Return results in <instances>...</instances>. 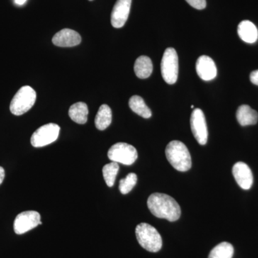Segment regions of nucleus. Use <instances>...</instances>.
Returning a JSON list of instances; mask_svg holds the SVG:
<instances>
[{
	"mask_svg": "<svg viewBox=\"0 0 258 258\" xmlns=\"http://www.w3.org/2000/svg\"><path fill=\"white\" fill-rule=\"evenodd\" d=\"M232 174L242 189H250L253 184V175L247 164L242 161L236 163L232 168Z\"/></svg>",
	"mask_w": 258,
	"mask_h": 258,
	"instance_id": "11",
	"label": "nucleus"
},
{
	"mask_svg": "<svg viewBox=\"0 0 258 258\" xmlns=\"http://www.w3.org/2000/svg\"><path fill=\"white\" fill-rule=\"evenodd\" d=\"M233 254V246L229 242H223L212 249L208 258H232Z\"/></svg>",
	"mask_w": 258,
	"mask_h": 258,
	"instance_id": "20",
	"label": "nucleus"
},
{
	"mask_svg": "<svg viewBox=\"0 0 258 258\" xmlns=\"http://www.w3.org/2000/svg\"><path fill=\"white\" fill-rule=\"evenodd\" d=\"M128 104L131 109L140 116L144 118H149L152 116V113L150 108L147 106L142 97L139 96L131 97Z\"/></svg>",
	"mask_w": 258,
	"mask_h": 258,
	"instance_id": "19",
	"label": "nucleus"
},
{
	"mask_svg": "<svg viewBox=\"0 0 258 258\" xmlns=\"http://www.w3.org/2000/svg\"><path fill=\"white\" fill-rule=\"evenodd\" d=\"M136 236L139 244L149 252H159L162 247L160 234L149 224L141 223L137 225Z\"/></svg>",
	"mask_w": 258,
	"mask_h": 258,
	"instance_id": "3",
	"label": "nucleus"
},
{
	"mask_svg": "<svg viewBox=\"0 0 258 258\" xmlns=\"http://www.w3.org/2000/svg\"><path fill=\"white\" fill-rule=\"evenodd\" d=\"M191 108H194V106H193V105H192V106H191Z\"/></svg>",
	"mask_w": 258,
	"mask_h": 258,
	"instance_id": "27",
	"label": "nucleus"
},
{
	"mask_svg": "<svg viewBox=\"0 0 258 258\" xmlns=\"http://www.w3.org/2000/svg\"><path fill=\"white\" fill-rule=\"evenodd\" d=\"M108 157L113 162L129 166L137 161L138 152L133 146L119 142L110 148L108 152Z\"/></svg>",
	"mask_w": 258,
	"mask_h": 258,
	"instance_id": "6",
	"label": "nucleus"
},
{
	"mask_svg": "<svg viewBox=\"0 0 258 258\" xmlns=\"http://www.w3.org/2000/svg\"><path fill=\"white\" fill-rule=\"evenodd\" d=\"M236 118L242 126L254 125L257 123L258 113L248 105H242L237 108Z\"/></svg>",
	"mask_w": 258,
	"mask_h": 258,
	"instance_id": "15",
	"label": "nucleus"
},
{
	"mask_svg": "<svg viewBox=\"0 0 258 258\" xmlns=\"http://www.w3.org/2000/svg\"><path fill=\"white\" fill-rule=\"evenodd\" d=\"M69 114L71 120L79 124H85L88 120V108L83 102H78L70 108Z\"/></svg>",
	"mask_w": 258,
	"mask_h": 258,
	"instance_id": "17",
	"label": "nucleus"
},
{
	"mask_svg": "<svg viewBox=\"0 0 258 258\" xmlns=\"http://www.w3.org/2000/svg\"><path fill=\"white\" fill-rule=\"evenodd\" d=\"M166 159L171 166L179 171H186L191 167V155L187 147L179 141H172L166 146Z\"/></svg>",
	"mask_w": 258,
	"mask_h": 258,
	"instance_id": "2",
	"label": "nucleus"
},
{
	"mask_svg": "<svg viewBox=\"0 0 258 258\" xmlns=\"http://www.w3.org/2000/svg\"><path fill=\"white\" fill-rule=\"evenodd\" d=\"M237 33L241 40L247 43H254L258 39V30L252 22L243 20L237 27Z\"/></svg>",
	"mask_w": 258,
	"mask_h": 258,
	"instance_id": "14",
	"label": "nucleus"
},
{
	"mask_svg": "<svg viewBox=\"0 0 258 258\" xmlns=\"http://www.w3.org/2000/svg\"><path fill=\"white\" fill-rule=\"evenodd\" d=\"M119 170V166L118 163L112 161L109 164H106L103 168V175L104 177L107 186L111 187L114 185L115 178Z\"/></svg>",
	"mask_w": 258,
	"mask_h": 258,
	"instance_id": "21",
	"label": "nucleus"
},
{
	"mask_svg": "<svg viewBox=\"0 0 258 258\" xmlns=\"http://www.w3.org/2000/svg\"><path fill=\"white\" fill-rule=\"evenodd\" d=\"M60 128L55 123H47L37 129L31 137V144L34 147H43L53 143L58 138Z\"/></svg>",
	"mask_w": 258,
	"mask_h": 258,
	"instance_id": "7",
	"label": "nucleus"
},
{
	"mask_svg": "<svg viewBox=\"0 0 258 258\" xmlns=\"http://www.w3.org/2000/svg\"><path fill=\"white\" fill-rule=\"evenodd\" d=\"M188 4L197 10H203L206 8V0H186Z\"/></svg>",
	"mask_w": 258,
	"mask_h": 258,
	"instance_id": "23",
	"label": "nucleus"
},
{
	"mask_svg": "<svg viewBox=\"0 0 258 258\" xmlns=\"http://www.w3.org/2000/svg\"><path fill=\"white\" fill-rule=\"evenodd\" d=\"M112 111L111 108L106 104L101 106L95 118V125L98 130L103 131L111 125Z\"/></svg>",
	"mask_w": 258,
	"mask_h": 258,
	"instance_id": "18",
	"label": "nucleus"
},
{
	"mask_svg": "<svg viewBox=\"0 0 258 258\" xmlns=\"http://www.w3.org/2000/svg\"><path fill=\"white\" fill-rule=\"evenodd\" d=\"M132 0H117L112 10L111 22L115 28L124 26L130 13Z\"/></svg>",
	"mask_w": 258,
	"mask_h": 258,
	"instance_id": "10",
	"label": "nucleus"
},
{
	"mask_svg": "<svg viewBox=\"0 0 258 258\" xmlns=\"http://www.w3.org/2000/svg\"><path fill=\"white\" fill-rule=\"evenodd\" d=\"M5 169L2 166H0V185L3 183V180L5 179Z\"/></svg>",
	"mask_w": 258,
	"mask_h": 258,
	"instance_id": "25",
	"label": "nucleus"
},
{
	"mask_svg": "<svg viewBox=\"0 0 258 258\" xmlns=\"http://www.w3.org/2000/svg\"><path fill=\"white\" fill-rule=\"evenodd\" d=\"M89 1H93V0H89Z\"/></svg>",
	"mask_w": 258,
	"mask_h": 258,
	"instance_id": "28",
	"label": "nucleus"
},
{
	"mask_svg": "<svg viewBox=\"0 0 258 258\" xmlns=\"http://www.w3.org/2000/svg\"><path fill=\"white\" fill-rule=\"evenodd\" d=\"M137 175L134 173H130L124 179L120 180L119 190L122 195H127L134 189L137 182Z\"/></svg>",
	"mask_w": 258,
	"mask_h": 258,
	"instance_id": "22",
	"label": "nucleus"
},
{
	"mask_svg": "<svg viewBox=\"0 0 258 258\" xmlns=\"http://www.w3.org/2000/svg\"><path fill=\"white\" fill-rule=\"evenodd\" d=\"M249 79H250L251 82L253 83V84L258 86V70H256V71H252L251 73L250 76H249Z\"/></svg>",
	"mask_w": 258,
	"mask_h": 258,
	"instance_id": "24",
	"label": "nucleus"
},
{
	"mask_svg": "<svg viewBox=\"0 0 258 258\" xmlns=\"http://www.w3.org/2000/svg\"><path fill=\"white\" fill-rule=\"evenodd\" d=\"M81 42V37L79 32L71 29L61 30L52 37V43L57 47H74Z\"/></svg>",
	"mask_w": 258,
	"mask_h": 258,
	"instance_id": "13",
	"label": "nucleus"
},
{
	"mask_svg": "<svg viewBox=\"0 0 258 258\" xmlns=\"http://www.w3.org/2000/svg\"><path fill=\"white\" fill-rule=\"evenodd\" d=\"M42 225L40 215L36 211H25L19 214L14 222V230L17 235H23Z\"/></svg>",
	"mask_w": 258,
	"mask_h": 258,
	"instance_id": "9",
	"label": "nucleus"
},
{
	"mask_svg": "<svg viewBox=\"0 0 258 258\" xmlns=\"http://www.w3.org/2000/svg\"><path fill=\"white\" fill-rule=\"evenodd\" d=\"M27 0H15V3L18 5H23L26 3Z\"/></svg>",
	"mask_w": 258,
	"mask_h": 258,
	"instance_id": "26",
	"label": "nucleus"
},
{
	"mask_svg": "<svg viewBox=\"0 0 258 258\" xmlns=\"http://www.w3.org/2000/svg\"><path fill=\"white\" fill-rule=\"evenodd\" d=\"M148 208L158 218L175 222L181 216V208L174 198L165 194L154 193L147 201Z\"/></svg>",
	"mask_w": 258,
	"mask_h": 258,
	"instance_id": "1",
	"label": "nucleus"
},
{
	"mask_svg": "<svg viewBox=\"0 0 258 258\" xmlns=\"http://www.w3.org/2000/svg\"><path fill=\"white\" fill-rule=\"evenodd\" d=\"M191 132L195 138L200 145H205L208 142V131L205 114L200 108H195L190 118Z\"/></svg>",
	"mask_w": 258,
	"mask_h": 258,
	"instance_id": "8",
	"label": "nucleus"
},
{
	"mask_svg": "<svg viewBox=\"0 0 258 258\" xmlns=\"http://www.w3.org/2000/svg\"><path fill=\"white\" fill-rule=\"evenodd\" d=\"M36 92L33 88L25 86L20 88L13 97L10 109L15 115H21L31 109L36 101Z\"/></svg>",
	"mask_w": 258,
	"mask_h": 258,
	"instance_id": "4",
	"label": "nucleus"
},
{
	"mask_svg": "<svg viewBox=\"0 0 258 258\" xmlns=\"http://www.w3.org/2000/svg\"><path fill=\"white\" fill-rule=\"evenodd\" d=\"M196 71L199 77L205 81L215 79L217 74L216 64L211 57L207 55L199 57L196 62Z\"/></svg>",
	"mask_w": 258,
	"mask_h": 258,
	"instance_id": "12",
	"label": "nucleus"
},
{
	"mask_svg": "<svg viewBox=\"0 0 258 258\" xmlns=\"http://www.w3.org/2000/svg\"><path fill=\"white\" fill-rule=\"evenodd\" d=\"M134 72L139 79H146L149 78L153 72L152 60L145 55L139 57L134 64Z\"/></svg>",
	"mask_w": 258,
	"mask_h": 258,
	"instance_id": "16",
	"label": "nucleus"
},
{
	"mask_svg": "<svg viewBox=\"0 0 258 258\" xmlns=\"http://www.w3.org/2000/svg\"><path fill=\"white\" fill-rule=\"evenodd\" d=\"M161 73L163 79L169 85L174 84L179 74V58L175 49L166 48L161 62Z\"/></svg>",
	"mask_w": 258,
	"mask_h": 258,
	"instance_id": "5",
	"label": "nucleus"
}]
</instances>
